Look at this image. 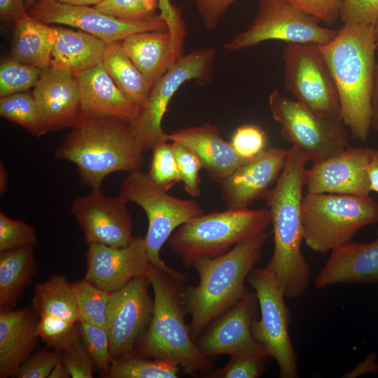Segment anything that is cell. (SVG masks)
I'll list each match as a JSON object with an SVG mask.
<instances>
[{
    "label": "cell",
    "mask_w": 378,
    "mask_h": 378,
    "mask_svg": "<svg viewBox=\"0 0 378 378\" xmlns=\"http://www.w3.org/2000/svg\"><path fill=\"white\" fill-rule=\"evenodd\" d=\"M376 354L371 353L363 361L358 363L354 369L348 372L344 377H356L369 372H377L378 363L376 361Z\"/></svg>",
    "instance_id": "cell-51"
},
{
    "label": "cell",
    "mask_w": 378,
    "mask_h": 378,
    "mask_svg": "<svg viewBox=\"0 0 378 378\" xmlns=\"http://www.w3.org/2000/svg\"><path fill=\"white\" fill-rule=\"evenodd\" d=\"M172 146L185 190L191 197H200L201 181L199 173L203 169L201 161L184 146L176 142H172Z\"/></svg>",
    "instance_id": "cell-42"
},
{
    "label": "cell",
    "mask_w": 378,
    "mask_h": 378,
    "mask_svg": "<svg viewBox=\"0 0 378 378\" xmlns=\"http://www.w3.org/2000/svg\"><path fill=\"white\" fill-rule=\"evenodd\" d=\"M180 370L172 360L130 354L112 361L102 375L106 378H176Z\"/></svg>",
    "instance_id": "cell-32"
},
{
    "label": "cell",
    "mask_w": 378,
    "mask_h": 378,
    "mask_svg": "<svg viewBox=\"0 0 378 378\" xmlns=\"http://www.w3.org/2000/svg\"><path fill=\"white\" fill-rule=\"evenodd\" d=\"M36 0H24L26 7L29 8L34 3Z\"/></svg>",
    "instance_id": "cell-59"
},
{
    "label": "cell",
    "mask_w": 378,
    "mask_h": 378,
    "mask_svg": "<svg viewBox=\"0 0 378 378\" xmlns=\"http://www.w3.org/2000/svg\"><path fill=\"white\" fill-rule=\"evenodd\" d=\"M28 14L46 24H64L91 34L107 44L144 31H168L160 15L150 20L131 22L107 15L88 6H73L57 0H36Z\"/></svg>",
    "instance_id": "cell-15"
},
{
    "label": "cell",
    "mask_w": 378,
    "mask_h": 378,
    "mask_svg": "<svg viewBox=\"0 0 378 378\" xmlns=\"http://www.w3.org/2000/svg\"><path fill=\"white\" fill-rule=\"evenodd\" d=\"M269 236L265 230L220 255L202 257L192 264L199 283L185 288L183 298L191 316L189 328L195 341L248 290L245 281L259 260Z\"/></svg>",
    "instance_id": "cell-4"
},
{
    "label": "cell",
    "mask_w": 378,
    "mask_h": 378,
    "mask_svg": "<svg viewBox=\"0 0 378 378\" xmlns=\"http://www.w3.org/2000/svg\"><path fill=\"white\" fill-rule=\"evenodd\" d=\"M269 106L284 138L306 162L321 161L349 147L342 122L321 117L278 90L270 94Z\"/></svg>",
    "instance_id": "cell-10"
},
{
    "label": "cell",
    "mask_w": 378,
    "mask_h": 378,
    "mask_svg": "<svg viewBox=\"0 0 378 378\" xmlns=\"http://www.w3.org/2000/svg\"><path fill=\"white\" fill-rule=\"evenodd\" d=\"M43 72L13 57L4 59L0 65V97L27 92L36 85Z\"/></svg>",
    "instance_id": "cell-35"
},
{
    "label": "cell",
    "mask_w": 378,
    "mask_h": 378,
    "mask_svg": "<svg viewBox=\"0 0 378 378\" xmlns=\"http://www.w3.org/2000/svg\"><path fill=\"white\" fill-rule=\"evenodd\" d=\"M0 115L36 136L47 133L32 93L22 92L1 97Z\"/></svg>",
    "instance_id": "cell-33"
},
{
    "label": "cell",
    "mask_w": 378,
    "mask_h": 378,
    "mask_svg": "<svg viewBox=\"0 0 378 378\" xmlns=\"http://www.w3.org/2000/svg\"><path fill=\"white\" fill-rule=\"evenodd\" d=\"M36 229L22 220L0 212V252L25 246H36Z\"/></svg>",
    "instance_id": "cell-40"
},
{
    "label": "cell",
    "mask_w": 378,
    "mask_h": 378,
    "mask_svg": "<svg viewBox=\"0 0 378 378\" xmlns=\"http://www.w3.org/2000/svg\"><path fill=\"white\" fill-rule=\"evenodd\" d=\"M206 29H213L235 0H192Z\"/></svg>",
    "instance_id": "cell-49"
},
{
    "label": "cell",
    "mask_w": 378,
    "mask_h": 378,
    "mask_svg": "<svg viewBox=\"0 0 378 378\" xmlns=\"http://www.w3.org/2000/svg\"><path fill=\"white\" fill-rule=\"evenodd\" d=\"M121 41L107 44L102 64L121 92L141 106L153 85L127 55Z\"/></svg>",
    "instance_id": "cell-31"
},
{
    "label": "cell",
    "mask_w": 378,
    "mask_h": 378,
    "mask_svg": "<svg viewBox=\"0 0 378 378\" xmlns=\"http://www.w3.org/2000/svg\"><path fill=\"white\" fill-rule=\"evenodd\" d=\"M373 26L344 23L329 43L319 46L337 87L342 123L353 137L368 139L376 64Z\"/></svg>",
    "instance_id": "cell-3"
},
{
    "label": "cell",
    "mask_w": 378,
    "mask_h": 378,
    "mask_svg": "<svg viewBox=\"0 0 378 378\" xmlns=\"http://www.w3.org/2000/svg\"><path fill=\"white\" fill-rule=\"evenodd\" d=\"M24 0H0V14L16 22L28 13Z\"/></svg>",
    "instance_id": "cell-50"
},
{
    "label": "cell",
    "mask_w": 378,
    "mask_h": 378,
    "mask_svg": "<svg viewBox=\"0 0 378 378\" xmlns=\"http://www.w3.org/2000/svg\"><path fill=\"white\" fill-rule=\"evenodd\" d=\"M144 153L129 122L81 115L55 157L74 163L81 183L98 190L112 173L141 169Z\"/></svg>",
    "instance_id": "cell-5"
},
{
    "label": "cell",
    "mask_w": 378,
    "mask_h": 378,
    "mask_svg": "<svg viewBox=\"0 0 378 378\" xmlns=\"http://www.w3.org/2000/svg\"><path fill=\"white\" fill-rule=\"evenodd\" d=\"M230 143L237 155L247 161L265 149L267 136L259 126L245 125L234 131Z\"/></svg>",
    "instance_id": "cell-43"
},
{
    "label": "cell",
    "mask_w": 378,
    "mask_h": 378,
    "mask_svg": "<svg viewBox=\"0 0 378 378\" xmlns=\"http://www.w3.org/2000/svg\"><path fill=\"white\" fill-rule=\"evenodd\" d=\"M305 163L301 154L291 146L276 185L265 197L274 235V251L266 267L288 298L302 295L310 282L309 267L301 251Z\"/></svg>",
    "instance_id": "cell-2"
},
{
    "label": "cell",
    "mask_w": 378,
    "mask_h": 378,
    "mask_svg": "<svg viewBox=\"0 0 378 378\" xmlns=\"http://www.w3.org/2000/svg\"><path fill=\"white\" fill-rule=\"evenodd\" d=\"M258 307L255 293L248 290L195 340L199 349L209 358L221 354L268 357L252 333Z\"/></svg>",
    "instance_id": "cell-16"
},
{
    "label": "cell",
    "mask_w": 378,
    "mask_h": 378,
    "mask_svg": "<svg viewBox=\"0 0 378 378\" xmlns=\"http://www.w3.org/2000/svg\"><path fill=\"white\" fill-rule=\"evenodd\" d=\"M71 377L70 374L62 363V361L57 364L52 369L49 378H69Z\"/></svg>",
    "instance_id": "cell-54"
},
{
    "label": "cell",
    "mask_w": 378,
    "mask_h": 378,
    "mask_svg": "<svg viewBox=\"0 0 378 378\" xmlns=\"http://www.w3.org/2000/svg\"><path fill=\"white\" fill-rule=\"evenodd\" d=\"M37 333L52 349L63 351L80 336L79 323H73L50 315L38 316Z\"/></svg>",
    "instance_id": "cell-37"
},
{
    "label": "cell",
    "mask_w": 378,
    "mask_h": 378,
    "mask_svg": "<svg viewBox=\"0 0 378 378\" xmlns=\"http://www.w3.org/2000/svg\"><path fill=\"white\" fill-rule=\"evenodd\" d=\"M76 78L82 116L130 122L139 115L141 106L121 92L102 64L76 74Z\"/></svg>",
    "instance_id": "cell-23"
},
{
    "label": "cell",
    "mask_w": 378,
    "mask_h": 378,
    "mask_svg": "<svg viewBox=\"0 0 378 378\" xmlns=\"http://www.w3.org/2000/svg\"><path fill=\"white\" fill-rule=\"evenodd\" d=\"M372 107L374 114L378 116V58L374 68Z\"/></svg>",
    "instance_id": "cell-53"
},
{
    "label": "cell",
    "mask_w": 378,
    "mask_h": 378,
    "mask_svg": "<svg viewBox=\"0 0 378 378\" xmlns=\"http://www.w3.org/2000/svg\"><path fill=\"white\" fill-rule=\"evenodd\" d=\"M121 42L127 55L152 85L174 63L168 31L136 33Z\"/></svg>",
    "instance_id": "cell-26"
},
{
    "label": "cell",
    "mask_w": 378,
    "mask_h": 378,
    "mask_svg": "<svg viewBox=\"0 0 378 378\" xmlns=\"http://www.w3.org/2000/svg\"><path fill=\"white\" fill-rule=\"evenodd\" d=\"M80 320L106 330V311L111 293L93 285L85 279L74 282Z\"/></svg>",
    "instance_id": "cell-34"
},
{
    "label": "cell",
    "mask_w": 378,
    "mask_h": 378,
    "mask_svg": "<svg viewBox=\"0 0 378 378\" xmlns=\"http://www.w3.org/2000/svg\"><path fill=\"white\" fill-rule=\"evenodd\" d=\"M340 18L344 24L374 26L378 20V0H342Z\"/></svg>",
    "instance_id": "cell-47"
},
{
    "label": "cell",
    "mask_w": 378,
    "mask_h": 378,
    "mask_svg": "<svg viewBox=\"0 0 378 378\" xmlns=\"http://www.w3.org/2000/svg\"><path fill=\"white\" fill-rule=\"evenodd\" d=\"M284 84L297 101L318 115L342 121L336 85L318 45L288 43Z\"/></svg>",
    "instance_id": "cell-12"
},
{
    "label": "cell",
    "mask_w": 378,
    "mask_h": 378,
    "mask_svg": "<svg viewBox=\"0 0 378 378\" xmlns=\"http://www.w3.org/2000/svg\"><path fill=\"white\" fill-rule=\"evenodd\" d=\"M160 16L167 25L171 36L174 59L183 53V43L187 34L186 24L181 10L172 4L170 0H158Z\"/></svg>",
    "instance_id": "cell-46"
},
{
    "label": "cell",
    "mask_w": 378,
    "mask_h": 378,
    "mask_svg": "<svg viewBox=\"0 0 378 378\" xmlns=\"http://www.w3.org/2000/svg\"><path fill=\"white\" fill-rule=\"evenodd\" d=\"M372 128L378 132V116L374 114L372 119Z\"/></svg>",
    "instance_id": "cell-58"
},
{
    "label": "cell",
    "mask_w": 378,
    "mask_h": 378,
    "mask_svg": "<svg viewBox=\"0 0 378 378\" xmlns=\"http://www.w3.org/2000/svg\"><path fill=\"white\" fill-rule=\"evenodd\" d=\"M79 328L82 340L91 354L97 368L102 371V374L106 373L111 364L106 330L82 320L79 321Z\"/></svg>",
    "instance_id": "cell-39"
},
{
    "label": "cell",
    "mask_w": 378,
    "mask_h": 378,
    "mask_svg": "<svg viewBox=\"0 0 378 378\" xmlns=\"http://www.w3.org/2000/svg\"><path fill=\"white\" fill-rule=\"evenodd\" d=\"M141 169L130 172L122 181L118 195L127 203L139 206L146 214L148 229L144 237L149 262L162 265L160 251L174 231L188 220L204 214L199 204L170 195Z\"/></svg>",
    "instance_id": "cell-8"
},
{
    "label": "cell",
    "mask_w": 378,
    "mask_h": 378,
    "mask_svg": "<svg viewBox=\"0 0 378 378\" xmlns=\"http://www.w3.org/2000/svg\"><path fill=\"white\" fill-rule=\"evenodd\" d=\"M373 33H374V37L375 40V43L377 46H378V20L375 24L373 26Z\"/></svg>",
    "instance_id": "cell-57"
},
{
    "label": "cell",
    "mask_w": 378,
    "mask_h": 378,
    "mask_svg": "<svg viewBox=\"0 0 378 378\" xmlns=\"http://www.w3.org/2000/svg\"><path fill=\"white\" fill-rule=\"evenodd\" d=\"M304 240L327 253L349 242L362 228L378 223V202L370 195L312 193L303 197Z\"/></svg>",
    "instance_id": "cell-7"
},
{
    "label": "cell",
    "mask_w": 378,
    "mask_h": 378,
    "mask_svg": "<svg viewBox=\"0 0 378 378\" xmlns=\"http://www.w3.org/2000/svg\"><path fill=\"white\" fill-rule=\"evenodd\" d=\"M368 148L347 147L306 169L308 192L370 195Z\"/></svg>",
    "instance_id": "cell-18"
},
{
    "label": "cell",
    "mask_w": 378,
    "mask_h": 378,
    "mask_svg": "<svg viewBox=\"0 0 378 378\" xmlns=\"http://www.w3.org/2000/svg\"><path fill=\"white\" fill-rule=\"evenodd\" d=\"M15 23L12 57L45 71L51 65L57 27L38 20L28 13Z\"/></svg>",
    "instance_id": "cell-28"
},
{
    "label": "cell",
    "mask_w": 378,
    "mask_h": 378,
    "mask_svg": "<svg viewBox=\"0 0 378 378\" xmlns=\"http://www.w3.org/2000/svg\"><path fill=\"white\" fill-rule=\"evenodd\" d=\"M247 281L255 293L260 312V318L252 326L255 340L276 360L281 378H298V358L288 332L290 312L281 288L267 267H254Z\"/></svg>",
    "instance_id": "cell-11"
},
{
    "label": "cell",
    "mask_w": 378,
    "mask_h": 378,
    "mask_svg": "<svg viewBox=\"0 0 378 378\" xmlns=\"http://www.w3.org/2000/svg\"><path fill=\"white\" fill-rule=\"evenodd\" d=\"M150 150L152 156L147 174L155 184L168 191L181 182L172 142L158 143Z\"/></svg>",
    "instance_id": "cell-36"
},
{
    "label": "cell",
    "mask_w": 378,
    "mask_h": 378,
    "mask_svg": "<svg viewBox=\"0 0 378 378\" xmlns=\"http://www.w3.org/2000/svg\"><path fill=\"white\" fill-rule=\"evenodd\" d=\"M374 283H378V239L368 243L350 241L333 249L315 279L318 288Z\"/></svg>",
    "instance_id": "cell-24"
},
{
    "label": "cell",
    "mask_w": 378,
    "mask_h": 378,
    "mask_svg": "<svg viewBox=\"0 0 378 378\" xmlns=\"http://www.w3.org/2000/svg\"><path fill=\"white\" fill-rule=\"evenodd\" d=\"M217 51L216 48H206L183 55L153 85L139 115L129 122L144 152L158 143L168 141L162 122L170 101L186 82L194 80L204 85L211 80Z\"/></svg>",
    "instance_id": "cell-9"
},
{
    "label": "cell",
    "mask_w": 378,
    "mask_h": 378,
    "mask_svg": "<svg viewBox=\"0 0 378 378\" xmlns=\"http://www.w3.org/2000/svg\"><path fill=\"white\" fill-rule=\"evenodd\" d=\"M32 309L38 316L50 315L73 323H79L80 314L73 283L61 274L51 276L36 284Z\"/></svg>",
    "instance_id": "cell-30"
},
{
    "label": "cell",
    "mask_w": 378,
    "mask_h": 378,
    "mask_svg": "<svg viewBox=\"0 0 378 378\" xmlns=\"http://www.w3.org/2000/svg\"><path fill=\"white\" fill-rule=\"evenodd\" d=\"M62 360L72 378H92L97 369L80 336L62 351Z\"/></svg>",
    "instance_id": "cell-45"
},
{
    "label": "cell",
    "mask_w": 378,
    "mask_h": 378,
    "mask_svg": "<svg viewBox=\"0 0 378 378\" xmlns=\"http://www.w3.org/2000/svg\"><path fill=\"white\" fill-rule=\"evenodd\" d=\"M32 94L46 132L73 127L82 115L76 75L51 64L38 80Z\"/></svg>",
    "instance_id": "cell-20"
},
{
    "label": "cell",
    "mask_w": 378,
    "mask_h": 378,
    "mask_svg": "<svg viewBox=\"0 0 378 378\" xmlns=\"http://www.w3.org/2000/svg\"><path fill=\"white\" fill-rule=\"evenodd\" d=\"M61 3L73 5V6H89L97 4L102 2L103 0H57Z\"/></svg>",
    "instance_id": "cell-56"
},
{
    "label": "cell",
    "mask_w": 378,
    "mask_h": 378,
    "mask_svg": "<svg viewBox=\"0 0 378 378\" xmlns=\"http://www.w3.org/2000/svg\"><path fill=\"white\" fill-rule=\"evenodd\" d=\"M167 139L192 152L209 176L219 183L246 162L237 155L230 141L220 136L218 127L209 122L174 131L167 134Z\"/></svg>",
    "instance_id": "cell-22"
},
{
    "label": "cell",
    "mask_w": 378,
    "mask_h": 378,
    "mask_svg": "<svg viewBox=\"0 0 378 378\" xmlns=\"http://www.w3.org/2000/svg\"><path fill=\"white\" fill-rule=\"evenodd\" d=\"M271 224L268 209L228 208L193 218L169 239L171 248L187 267L202 257H216L236 244L266 230Z\"/></svg>",
    "instance_id": "cell-6"
},
{
    "label": "cell",
    "mask_w": 378,
    "mask_h": 378,
    "mask_svg": "<svg viewBox=\"0 0 378 378\" xmlns=\"http://www.w3.org/2000/svg\"><path fill=\"white\" fill-rule=\"evenodd\" d=\"M265 359L257 356H231L223 368L200 375L208 378H258L266 370Z\"/></svg>",
    "instance_id": "cell-41"
},
{
    "label": "cell",
    "mask_w": 378,
    "mask_h": 378,
    "mask_svg": "<svg viewBox=\"0 0 378 378\" xmlns=\"http://www.w3.org/2000/svg\"><path fill=\"white\" fill-rule=\"evenodd\" d=\"M146 275L154 295L153 314L131 354L172 360L191 375L211 370L213 362L199 349L185 322L186 275L165 262H150Z\"/></svg>",
    "instance_id": "cell-1"
},
{
    "label": "cell",
    "mask_w": 378,
    "mask_h": 378,
    "mask_svg": "<svg viewBox=\"0 0 378 378\" xmlns=\"http://www.w3.org/2000/svg\"><path fill=\"white\" fill-rule=\"evenodd\" d=\"M288 150L265 148L256 157L238 167L220 184V195L228 208H248L265 197L284 167Z\"/></svg>",
    "instance_id": "cell-21"
},
{
    "label": "cell",
    "mask_w": 378,
    "mask_h": 378,
    "mask_svg": "<svg viewBox=\"0 0 378 378\" xmlns=\"http://www.w3.org/2000/svg\"><path fill=\"white\" fill-rule=\"evenodd\" d=\"M94 7L112 17L131 22L147 21L159 15L158 0H103Z\"/></svg>",
    "instance_id": "cell-38"
},
{
    "label": "cell",
    "mask_w": 378,
    "mask_h": 378,
    "mask_svg": "<svg viewBox=\"0 0 378 378\" xmlns=\"http://www.w3.org/2000/svg\"><path fill=\"white\" fill-rule=\"evenodd\" d=\"M85 257L87 270L84 279L110 293L132 279L146 275L150 264L144 239L141 237H134L125 247L90 244Z\"/></svg>",
    "instance_id": "cell-19"
},
{
    "label": "cell",
    "mask_w": 378,
    "mask_h": 378,
    "mask_svg": "<svg viewBox=\"0 0 378 378\" xmlns=\"http://www.w3.org/2000/svg\"><path fill=\"white\" fill-rule=\"evenodd\" d=\"M33 309L0 312V377H14L21 364L38 343L36 318Z\"/></svg>",
    "instance_id": "cell-25"
},
{
    "label": "cell",
    "mask_w": 378,
    "mask_h": 378,
    "mask_svg": "<svg viewBox=\"0 0 378 378\" xmlns=\"http://www.w3.org/2000/svg\"><path fill=\"white\" fill-rule=\"evenodd\" d=\"M8 173L2 161H1L0 165V193L2 195L7 190L8 183Z\"/></svg>",
    "instance_id": "cell-55"
},
{
    "label": "cell",
    "mask_w": 378,
    "mask_h": 378,
    "mask_svg": "<svg viewBox=\"0 0 378 378\" xmlns=\"http://www.w3.org/2000/svg\"><path fill=\"white\" fill-rule=\"evenodd\" d=\"M318 22L284 0H260L251 26L234 35L224 48L239 50L270 40L325 45L337 36L338 30L321 27Z\"/></svg>",
    "instance_id": "cell-13"
},
{
    "label": "cell",
    "mask_w": 378,
    "mask_h": 378,
    "mask_svg": "<svg viewBox=\"0 0 378 378\" xmlns=\"http://www.w3.org/2000/svg\"><path fill=\"white\" fill-rule=\"evenodd\" d=\"M368 175L371 191L378 192V150L368 148Z\"/></svg>",
    "instance_id": "cell-52"
},
{
    "label": "cell",
    "mask_w": 378,
    "mask_h": 378,
    "mask_svg": "<svg viewBox=\"0 0 378 378\" xmlns=\"http://www.w3.org/2000/svg\"><path fill=\"white\" fill-rule=\"evenodd\" d=\"M149 286L146 275H141L111 293L106 331L111 362L131 354L149 325L153 309Z\"/></svg>",
    "instance_id": "cell-14"
},
{
    "label": "cell",
    "mask_w": 378,
    "mask_h": 378,
    "mask_svg": "<svg viewBox=\"0 0 378 378\" xmlns=\"http://www.w3.org/2000/svg\"><path fill=\"white\" fill-rule=\"evenodd\" d=\"M36 246L29 245L0 253V310H12L36 272Z\"/></svg>",
    "instance_id": "cell-29"
},
{
    "label": "cell",
    "mask_w": 378,
    "mask_h": 378,
    "mask_svg": "<svg viewBox=\"0 0 378 378\" xmlns=\"http://www.w3.org/2000/svg\"><path fill=\"white\" fill-rule=\"evenodd\" d=\"M127 204L119 195L108 197L100 190L74 200L71 211L88 244L125 247L134 240V224Z\"/></svg>",
    "instance_id": "cell-17"
},
{
    "label": "cell",
    "mask_w": 378,
    "mask_h": 378,
    "mask_svg": "<svg viewBox=\"0 0 378 378\" xmlns=\"http://www.w3.org/2000/svg\"><path fill=\"white\" fill-rule=\"evenodd\" d=\"M62 351L48 348L32 354L20 366L14 377L49 378L54 367L61 363Z\"/></svg>",
    "instance_id": "cell-44"
},
{
    "label": "cell",
    "mask_w": 378,
    "mask_h": 378,
    "mask_svg": "<svg viewBox=\"0 0 378 378\" xmlns=\"http://www.w3.org/2000/svg\"><path fill=\"white\" fill-rule=\"evenodd\" d=\"M300 11L326 24H332L340 17L342 0H284Z\"/></svg>",
    "instance_id": "cell-48"
},
{
    "label": "cell",
    "mask_w": 378,
    "mask_h": 378,
    "mask_svg": "<svg viewBox=\"0 0 378 378\" xmlns=\"http://www.w3.org/2000/svg\"><path fill=\"white\" fill-rule=\"evenodd\" d=\"M57 27V39L52 51L51 64L74 74L102 63L107 43L83 31Z\"/></svg>",
    "instance_id": "cell-27"
}]
</instances>
